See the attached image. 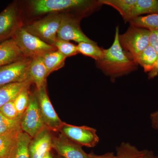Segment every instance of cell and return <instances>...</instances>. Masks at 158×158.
Masks as SVG:
<instances>
[{
    "mask_svg": "<svg viewBox=\"0 0 158 158\" xmlns=\"http://www.w3.org/2000/svg\"><path fill=\"white\" fill-rule=\"evenodd\" d=\"M158 73V60L157 63H156L154 68L150 72H149V79H152L157 75Z\"/></svg>",
    "mask_w": 158,
    "mask_h": 158,
    "instance_id": "33",
    "label": "cell"
},
{
    "mask_svg": "<svg viewBox=\"0 0 158 158\" xmlns=\"http://www.w3.org/2000/svg\"><path fill=\"white\" fill-rule=\"evenodd\" d=\"M81 19L68 14H62L57 38L60 40L75 41L78 43L81 42L95 43L84 33L80 27Z\"/></svg>",
    "mask_w": 158,
    "mask_h": 158,
    "instance_id": "8",
    "label": "cell"
},
{
    "mask_svg": "<svg viewBox=\"0 0 158 158\" xmlns=\"http://www.w3.org/2000/svg\"><path fill=\"white\" fill-rule=\"evenodd\" d=\"M52 148L63 158H88V154L83 150L82 146L61 133L57 136H53Z\"/></svg>",
    "mask_w": 158,
    "mask_h": 158,
    "instance_id": "12",
    "label": "cell"
},
{
    "mask_svg": "<svg viewBox=\"0 0 158 158\" xmlns=\"http://www.w3.org/2000/svg\"><path fill=\"white\" fill-rule=\"evenodd\" d=\"M43 158H54L52 155V152H51V151L47 153L45 155Z\"/></svg>",
    "mask_w": 158,
    "mask_h": 158,
    "instance_id": "35",
    "label": "cell"
},
{
    "mask_svg": "<svg viewBox=\"0 0 158 158\" xmlns=\"http://www.w3.org/2000/svg\"><path fill=\"white\" fill-rule=\"evenodd\" d=\"M137 0H100L102 5L112 6L117 10L125 20L130 14Z\"/></svg>",
    "mask_w": 158,
    "mask_h": 158,
    "instance_id": "23",
    "label": "cell"
},
{
    "mask_svg": "<svg viewBox=\"0 0 158 158\" xmlns=\"http://www.w3.org/2000/svg\"><path fill=\"white\" fill-rule=\"evenodd\" d=\"M144 155L142 158H158V156L155 155L152 151L144 150Z\"/></svg>",
    "mask_w": 158,
    "mask_h": 158,
    "instance_id": "34",
    "label": "cell"
},
{
    "mask_svg": "<svg viewBox=\"0 0 158 158\" xmlns=\"http://www.w3.org/2000/svg\"><path fill=\"white\" fill-rule=\"evenodd\" d=\"M31 60L24 58L0 67V86L31 81L29 68Z\"/></svg>",
    "mask_w": 158,
    "mask_h": 158,
    "instance_id": "9",
    "label": "cell"
},
{
    "mask_svg": "<svg viewBox=\"0 0 158 158\" xmlns=\"http://www.w3.org/2000/svg\"><path fill=\"white\" fill-rule=\"evenodd\" d=\"M0 113L6 118L12 120L21 118L19 116L15 109L14 101L9 102L2 106L0 108Z\"/></svg>",
    "mask_w": 158,
    "mask_h": 158,
    "instance_id": "29",
    "label": "cell"
},
{
    "mask_svg": "<svg viewBox=\"0 0 158 158\" xmlns=\"http://www.w3.org/2000/svg\"><path fill=\"white\" fill-rule=\"evenodd\" d=\"M48 76L64 66L66 57L57 50L52 51L42 56Z\"/></svg>",
    "mask_w": 158,
    "mask_h": 158,
    "instance_id": "19",
    "label": "cell"
},
{
    "mask_svg": "<svg viewBox=\"0 0 158 158\" xmlns=\"http://www.w3.org/2000/svg\"><path fill=\"white\" fill-rule=\"evenodd\" d=\"M1 134H0V136H1Z\"/></svg>",
    "mask_w": 158,
    "mask_h": 158,
    "instance_id": "38",
    "label": "cell"
},
{
    "mask_svg": "<svg viewBox=\"0 0 158 158\" xmlns=\"http://www.w3.org/2000/svg\"><path fill=\"white\" fill-rule=\"evenodd\" d=\"M150 118L153 128L158 130V110L152 113Z\"/></svg>",
    "mask_w": 158,
    "mask_h": 158,
    "instance_id": "32",
    "label": "cell"
},
{
    "mask_svg": "<svg viewBox=\"0 0 158 158\" xmlns=\"http://www.w3.org/2000/svg\"><path fill=\"white\" fill-rule=\"evenodd\" d=\"M78 52L84 56L91 57L96 61L102 59L104 49L99 47L96 43L81 42L77 45Z\"/></svg>",
    "mask_w": 158,
    "mask_h": 158,
    "instance_id": "25",
    "label": "cell"
},
{
    "mask_svg": "<svg viewBox=\"0 0 158 158\" xmlns=\"http://www.w3.org/2000/svg\"><path fill=\"white\" fill-rule=\"evenodd\" d=\"M21 130L0 136V158H9L11 150L17 140L18 135Z\"/></svg>",
    "mask_w": 158,
    "mask_h": 158,
    "instance_id": "21",
    "label": "cell"
},
{
    "mask_svg": "<svg viewBox=\"0 0 158 158\" xmlns=\"http://www.w3.org/2000/svg\"><path fill=\"white\" fill-rule=\"evenodd\" d=\"M144 14H158V0H137L130 14L124 20L129 22L133 19Z\"/></svg>",
    "mask_w": 158,
    "mask_h": 158,
    "instance_id": "17",
    "label": "cell"
},
{
    "mask_svg": "<svg viewBox=\"0 0 158 158\" xmlns=\"http://www.w3.org/2000/svg\"><path fill=\"white\" fill-rule=\"evenodd\" d=\"M52 131L46 127L34 138L29 146L31 158H43L52 149Z\"/></svg>",
    "mask_w": 158,
    "mask_h": 158,
    "instance_id": "13",
    "label": "cell"
},
{
    "mask_svg": "<svg viewBox=\"0 0 158 158\" xmlns=\"http://www.w3.org/2000/svg\"><path fill=\"white\" fill-rule=\"evenodd\" d=\"M32 138L21 130L9 158H31L29 146Z\"/></svg>",
    "mask_w": 158,
    "mask_h": 158,
    "instance_id": "18",
    "label": "cell"
},
{
    "mask_svg": "<svg viewBox=\"0 0 158 158\" xmlns=\"http://www.w3.org/2000/svg\"><path fill=\"white\" fill-rule=\"evenodd\" d=\"M150 34L148 29L131 25L124 34L119 35L122 48L136 64L139 55L149 45Z\"/></svg>",
    "mask_w": 158,
    "mask_h": 158,
    "instance_id": "3",
    "label": "cell"
},
{
    "mask_svg": "<svg viewBox=\"0 0 158 158\" xmlns=\"http://www.w3.org/2000/svg\"><path fill=\"white\" fill-rule=\"evenodd\" d=\"M88 158H117L116 155L112 152H107L101 155L95 154L93 152L88 154Z\"/></svg>",
    "mask_w": 158,
    "mask_h": 158,
    "instance_id": "31",
    "label": "cell"
},
{
    "mask_svg": "<svg viewBox=\"0 0 158 158\" xmlns=\"http://www.w3.org/2000/svg\"><path fill=\"white\" fill-rule=\"evenodd\" d=\"M129 22L131 26L158 32V14L138 16L131 20Z\"/></svg>",
    "mask_w": 158,
    "mask_h": 158,
    "instance_id": "22",
    "label": "cell"
},
{
    "mask_svg": "<svg viewBox=\"0 0 158 158\" xmlns=\"http://www.w3.org/2000/svg\"><path fill=\"white\" fill-rule=\"evenodd\" d=\"M21 118L15 120L9 119L3 116L0 113V134L4 135L21 129Z\"/></svg>",
    "mask_w": 158,
    "mask_h": 158,
    "instance_id": "27",
    "label": "cell"
},
{
    "mask_svg": "<svg viewBox=\"0 0 158 158\" xmlns=\"http://www.w3.org/2000/svg\"><path fill=\"white\" fill-rule=\"evenodd\" d=\"M59 132L82 147H95L99 142L97 130L86 126H76L63 122Z\"/></svg>",
    "mask_w": 158,
    "mask_h": 158,
    "instance_id": "7",
    "label": "cell"
},
{
    "mask_svg": "<svg viewBox=\"0 0 158 158\" xmlns=\"http://www.w3.org/2000/svg\"><path fill=\"white\" fill-rule=\"evenodd\" d=\"M25 58L13 38L0 43V67Z\"/></svg>",
    "mask_w": 158,
    "mask_h": 158,
    "instance_id": "14",
    "label": "cell"
},
{
    "mask_svg": "<svg viewBox=\"0 0 158 158\" xmlns=\"http://www.w3.org/2000/svg\"><path fill=\"white\" fill-rule=\"evenodd\" d=\"M29 76L32 83L35 84L36 89H40L46 85L47 70L42 57L31 59L29 68Z\"/></svg>",
    "mask_w": 158,
    "mask_h": 158,
    "instance_id": "15",
    "label": "cell"
},
{
    "mask_svg": "<svg viewBox=\"0 0 158 158\" xmlns=\"http://www.w3.org/2000/svg\"><path fill=\"white\" fill-rule=\"evenodd\" d=\"M26 58L34 59L42 57L44 54L57 50L54 46L44 42L38 37L20 28L12 37Z\"/></svg>",
    "mask_w": 158,
    "mask_h": 158,
    "instance_id": "4",
    "label": "cell"
},
{
    "mask_svg": "<svg viewBox=\"0 0 158 158\" xmlns=\"http://www.w3.org/2000/svg\"><path fill=\"white\" fill-rule=\"evenodd\" d=\"M35 93L46 127L52 132H59L63 122L59 118L50 100L46 85L36 89Z\"/></svg>",
    "mask_w": 158,
    "mask_h": 158,
    "instance_id": "10",
    "label": "cell"
},
{
    "mask_svg": "<svg viewBox=\"0 0 158 158\" xmlns=\"http://www.w3.org/2000/svg\"><path fill=\"white\" fill-rule=\"evenodd\" d=\"M20 126L23 131L32 138L46 127L35 93L31 94L28 107L21 118Z\"/></svg>",
    "mask_w": 158,
    "mask_h": 158,
    "instance_id": "6",
    "label": "cell"
},
{
    "mask_svg": "<svg viewBox=\"0 0 158 158\" xmlns=\"http://www.w3.org/2000/svg\"><path fill=\"white\" fill-rule=\"evenodd\" d=\"M158 60L157 53L151 46L148 45L139 55L136 63L143 67L145 72H150Z\"/></svg>",
    "mask_w": 158,
    "mask_h": 158,
    "instance_id": "20",
    "label": "cell"
},
{
    "mask_svg": "<svg viewBox=\"0 0 158 158\" xmlns=\"http://www.w3.org/2000/svg\"><path fill=\"white\" fill-rule=\"evenodd\" d=\"M55 158H62V157L58 155Z\"/></svg>",
    "mask_w": 158,
    "mask_h": 158,
    "instance_id": "36",
    "label": "cell"
},
{
    "mask_svg": "<svg viewBox=\"0 0 158 158\" xmlns=\"http://www.w3.org/2000/svg\"><path fill=\"white\" fill-rule=\"evenodd\" d=\"M119 35V27H117L113 44L109 49H104L102 59L97 61L99 68L112 79L130 73L138 65L122 48Z\"/></svg>",
    "mask_w": 158,
    "mask_h": 158,
    "instance_id": "1",
    "label": "cell"
},
{
    "mask_svg": "<svg viewBox=\"0 0 158 158\" xmlns=\"http://www.w3.org/2000/svg\"><path fill=\"white\" fill-rule=\"evenodd\" d=\"M62 14H52L41 19L31 23L23 28L44 42L53 46L57 40V33L60 27Z\"/></svg>",
    "mask_w": 158,
    "mask_h": 158,
    "instance_id": "5",
    "label": "cell"
},
{
    "mask_svg": "<svg viewBox=\"0 0 158 158\" xmlns=\"http://www.w3.org/2000/svg\"><path fill=\"white\" fill-rule=\"evenodd\" d=\"M22 27L17 5L15 3L9 5L0 13V43L12 38Z\"/></svg>",
    "mask_w": 158,
    "mask_h": 158,
    "instance_id": "11",
    "label": "cell"
},
{
    "mask_svg": "<svg viewBox=\"0 0 158 158\" xmlns=\"http://www.w3.org/2000/svg\"><path fill=\"white\" fill-rule=\"evenodd\" d=\"M157 32V34H158V32Z\"/></svg>",
    "mask_w": 158,
    "mask_h": 158,
    "instance_id": "37",
    "label": "cell"
},
{
    "mask_svg": "<svg viewBox=\"0 0 158 158\" xmlns=\"http://www.w3.org/2000/svg\"><path fill=\"white\" fill-rule=\"evenodd\" d=\"M53 46L56 48L57 51L66 58L75 56L79 53L77 45L69 41L57 39Z\"/></svg>",
    "mask_w": 158,
    "mask_h": 158,
    "instance_id": "28",
    "label": "cell"
},
{
    "mask_svg": "<svg viewBox=\"0 0 158 158\" xmlns=\"http://www.w3.org/2000/svg\"><path fill=\"white\" fill-rule=\"evenodd\" d=\"M117 158H142L144 150H140L129 142H123L116 148Z\"/></svg>",
    "mask_w": 158,
    "mask_h": 158,
    "instance_id": "24",
    "label": "cell"
},
{
    "mask_svg": "<svg viewBox=\"0 0 158 158\" xmlns=\"http://www.w3.org/2000/svg\"><path fill=\"white\" fill-rule=\"evenodd\" d=\"M31 81L12 83L0 86V108L9 102L14 101L24 89L30 88Z\"/></svg>",
    "mask_w": 158,
    "mask_h": 158,
    "instance_id": "16",
    "label": "cell"
},
{
    "mask_svg": "<svg viewBox=\"0 0 158 158\" xmlns=\"http://www.w3.org/2000/svg\"><path fill=\"white\" fill-rule=\"evenodd\" d=\"M29 88L24 89L18 95L14 100L15 106L19 116L22 117L28 107L30 103V94Z\"/></svg>",
    "mask_w": 158,
    "mask_h": 158,
    "instance_id": "26",
    "label": "cell"
},
{
    "mask_svg": "<svg viewBox=\"0 0 158 158\" xmlns=\"http://www.w3.org/2000/svg\"><path fill=\"white\" fill-rule=\"evenodd\" d=\"M34 15L60 14V12H87L102 6L99 1L88 0H33L29 2Z\"/></svg>",
    "mask_w": 158,
    "mask_h": 158,
    "instance_id": "2",
    "label": "cell"
},
{
    "mask_svg": "<svg viewBox=\"0 0 158 158\" xmlns=\"http://www.w3.org/2000/svg\"><path fill=\"white\" fill-rule=\"evenodd\" d=\"M149 45L155 50L158 55V35L156 31H150Z\"/></svg>",
    "mask_w": 158,
    "mask_h": 158,
    "instance_id": "30",
    "label": "cell"
}]
</instances>
